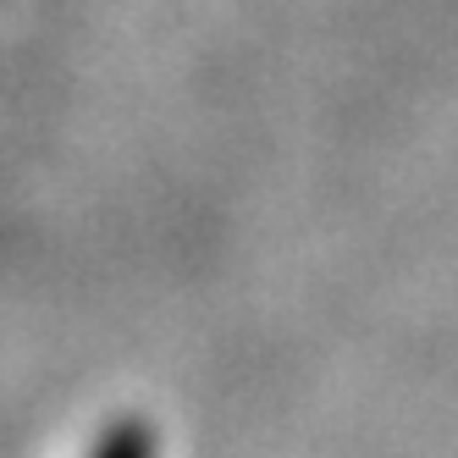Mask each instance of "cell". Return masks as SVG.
<instances>
[{"instance_id":"cell-1","label":"cell","mask_w":458,"mask_h":458,"mask_svg":"<svg viewBox=\"0 0 458 458\" xmlns=\"http://www.w3.org/2000/svg\"><path fill=\"white\" fill-rule=\"evenodd\" d=\"M94 453L100 458H144V453H155V431L144 420H122V425L94 437Z\"/></svg>"}]
</instances>
